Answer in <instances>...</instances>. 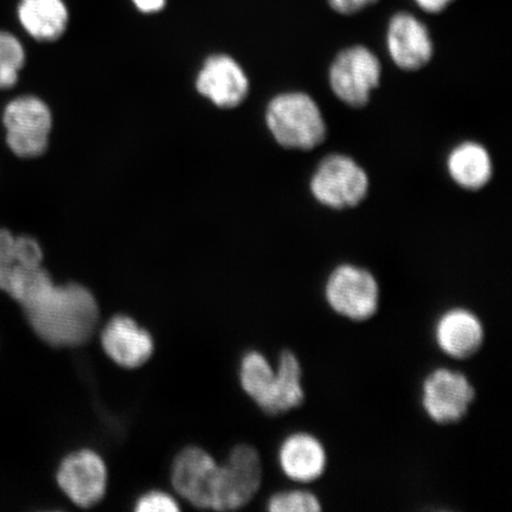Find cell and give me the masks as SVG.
<instances>
[{"instance_id":"cell-25","label":"cell","mask_w":512,"mask_h":512,"mask_svg":"<svg viewBox=\"0 0 512 512\" xmlns=\"http://www.w3.org/2000/svg\"><path fill=\"white\" fill-rule=\"evenodd\" d=\"M0 265H16V238L5 229H0Z\"/></svg>"},{"instance_id":"cell-27","label":"cell","mask_w":512,"mask_h":512,"mask_svg":"<svg viewBox=\"0 0 512 512\" xmlns=\"http://www.w3.org/2000/svg\"><path fill=\"white\" fill-rule=\"evenodd\" d=\"M134 5L146 14L160 11L164 8L166 0H133Z\"/></svg>"},{"instance_id":"cell-4","label":"cell","mask_w":512,"mask_h":512,"mask_svg":"<svg viewBox=\"0 0 512 512\" xmlns=\"http://www.w3.org/2000/svg\"><path fill=\"white\" fill-rule=\"evenodd\" d=\"M382 63L366 46H351L335 56L328 72L331 92L351 108H362L381 85Z\"/></svg>"},{"instance_id":"cell-17","label":"cell","mask_w":512,"mask_h":512,"mask_svg":"<svg viewBox=\"0 0 512 512\" xmlns=\"http://www.w3.org/2000/svg\"><path fill=\"white\" fill-rule=\"evenodd\" d=\"M18 18L31 37L48 42L64 34L69 16L63 0H21Z\"/></svg>"},{"instance_id":"cell-15","label":"cell","mask_w":512,"mask_h":512,"mask_svg":"<svg viewBox=\"0 0 512 512\" xmlns=\"http://www.w3.org/2000/svg\"><path fill=\"white\" fill-rule=\"evenodd\" d=\"M279 464L285 476L297 483H312L324 475L328 456L315 435L297 432L283 441L279 448Z\"/></svg>"},{"instance_id":"cell-20","label":"cell","mask_w":512,"mask_h":512,"mask_svg":"<svg viewBox=\"0 0 512 512\" xmlns=\"http://www.w3.org/2000/svg\"><path fill=\"white\" fill-rule=\"evenodd\" d=\"M25 53L14 35L0 31V89L14 87L24 66Z\"/></svg>"},{"instance_id":"cell-18","label":"cell","mask_w":512,"mask_h":512,"mask_svg":"<svg viewBox=\"0 0 512 512\" xmlns=\"http://www.w3.org/2000/svg\"><path fill=\"white\" fill-rule=\"evenodd\" d=\"M274 388L266 414L283 415L303 405L305 390L303 387V368L293 351L285 349L279 356L275 370Z\"/></svg>"},{"instance_id":"cell-7","label":"cell","mask_w":512,"mask_h":512,"mask_svg":"<svg viewBox=\"0 0 512 512\" xmlns=\"http://www.w3.org/2000/svg\"><path fill=\"white\" fill-rule=\"evenodd\" d=\"M476 400V388L460 371L437 368L422 382V408L438 425L463 421Z\"/></svg>"},{"instance_id":"cell-26","label":"cell","mask_w":512,"mask_h":512,"mask_svg":"<svg viewBox=\"0 0 512 512\" xmlns=\"http://www.w3.org/2000/svg\"><path fill=\"white\" fill-rule=\"evenodd\" d=\"M422 11L428 14H440L450 6L454 0H414Z\"/></svg>"},{"instance_id":"cell-9","label":"cell","mask_w":512,"mask_h":512,"mask_svg":"<svg viewBox=\"0 0 512 512\" xmlns=\"http://www.w3.org/2000/svg\"><path fill=\"white\" fill-rule=\"evenodd\" d=\"M386 47L390 60L403 72H419L428 66L434 55L427 25L405 11L389 19Z\"/></svg>"},{"instance_id":"cell-12","label":"cell","mask_w":512,"mask_h":512,"mask_svg":"<svg viewBox=\"0 0 512 512\" xmlns=\"http://www.w3.org/2000/svg\"><path fill=\"white\" fill-rule=\"evenodd\" d=\"M196 86L198 92L223 108L239 106L249 92L245 70L227 55L211 56L198 74Z\"/></svg>"},{"instance_id":"cell-1","label":"cell","mask_w":512,"mask_h":512,"mask_svg":"<svg viewBox=\"0 0 512 512\" xmlns=\"http://www.w3.org/2000/svg\"><path fill=\"white\" fill-rule=\"evenodd\" d=\"M32 330L54 347H79L91 339L99 322V306L79 284L49 280L21 304Z\"/></svg>"},{"instance_id":"cell-22","label":"cell","mask_w":512,"mask_h":512,"mask_svg":"<svg viewBox=\"0 0 512 512\" xmlns=\"http://www.w3.org/2000/svg\"><path fill=\"white\" fill-rule=\"evenodd\" d=\"M43 253L40 245L29 236L16 238V265L28 268L41 267Z\"/></svg>"},{"instance_id":"cell-10","label":"cell","mask_w":512,"mask_h":512,"mask_svg":"<svg viewBox=\"0 0 512 512\" xmlns=\"http://www.w3.org/2000/svg\"><path fill=\"white\" fill-rule=\"evenodd\" d=\"M57 483L70 501L91 508L105 496L107 470L104 460L91 450H81L63 459Z\"/></svg>"},{"instance_id":"cell-5","label":"cell","mask_w":512,"mask_h":512,"mask_svg":"<svg viewBox=\"0 0 512 512\" xmlns=\"http://www.w3.org/2000/svg\"><path fill=\"white\" fill-rule=\"evenodd\" d=\"M324 294L330 309L352 322H367L379 311V281L361 266L342 264L335 267L326 279Z\"/></svg>"},{"instance_id":"cell-3","label":"cell","mask_w":512,"mask_h":512,"mask_svg":"<svg viewBox=\"0 0 512 512\" xmlns=\"http://www.w3.org/2000/svg\"><path fill=\"white\" fill-rule=\"evenodd\" d=\"M370 191L366 169L344 153H332L320 160L310 179V192L315 201L332 210L360 206Z\"/></svg>"},{"instance_id":"cell-24","label":"cell","mask_w":512,"mask_h":512,"mask_svg":"<svg viewBox=\"0 0 512 512\" xmlns=\"http://www.w3.org/2000/svg\"><path fill=\"white\" fill-rule=\"evenodd\" d=\"M377 2L379 0H328L330 8L343 16L358 14Z\"/></svg>"},{"instance_id":"cell-11","label":"cell","mask_w":512,"mask_h":512,"mask_svg":"<svg viewBox=\"0 0 512 512\" xmlns=\"http://www.w3.org/2000/svg\"><path fill=\"white\" fill-rule=\"evenodd\" d=\"M438 347L456 360H469L483 348L485 330L482 320L465 307H453L441 315L434 326Z\"/></svg>"},{"instance_id":"cell-13","label":"cell","mask_w":512,"mask_h":512,"mask_svg":"<svg viewBox=\"0 0 512 512\" xmlns=\"http://www.w3.org/2000/svg\"><path fill=\"white\" fill-rule=\"evenodd\" d=\"M216 467L214 458L202 448H185L172 465V484L178 494L194 507L210 509Z\"/></svg>"},{"instance_id":"cell-19","label":"cell","mask_w":512,"mask_h":512,"mask_svg":"<svg viewBox=\"0 0 512 512\" xmlns=\"http://www.w3.org/2000/svg\"><path fill=\"white\" fill-rule=\"evenodd\" d=\"M275 370L259 351H249L242 358L240 382L243 390L261 411L266 412L272 398Z\"/></svg>"},{"instance_id":"cell-16","label":"cell","mask_w":512,"mask_h":512,"mask_svg":"<svg viewBox=\"0 0 512 512\" xmlns=\"http://www.w3.org/2000/svg\"><path fill=\"white\" fill-rule=\"evenodd\" d=\"M452 182L466 191H479L494 177V160L483 144L466 140L453 147L446 158Z\"/></svg>"},{"instance_id":"cell-23","label":"cell","mask_w":512,"mask_h":512,"mask_svg":"<svg viewBox=\"0 0 512 512\" xmlns=\"http://www.w3.org/2000/svg\"><path fill=\"white\" fill-rule=\"evenodd\" d=\"M139 512H175L179 510L174 498L165 492L153 491L142 496L137 502Z\"/></svg>"},{"instance_id":"cell-6","label":"cell","mask_w":512,"mask_h":512,"mask_svg":"<svg viewBox=\"0 0 512 512\" xmlns=\"http://www.w3.org/2000/svg\"><path fill=\"white\" fill-rule=\"evenodd\" d=\"M262 483L260 454L254 447L239 445L223 465H217L211 488L210 509L238 510L252 501Z\"/></svg>"},{"instance_id":"cell-8","label":"cell","mask_w":512,"mask_h":512,"mask_svg":"<svg viewBox=\"0 0 512 512\" xmlns=\"http://www.w3.org/2000/svg\"><path fill=\"white\" fill-rule=\"evenodd\" d=\"M6 143L18 157L35 158L46 152L53 118L49 107L36 96L12 100L4 111Z\"/></svg>"},{"instance_id":"cell-2","label":"cell","mask_w":512,"mask_h":512,"mask_svg":"<svg viewBox=\"0 0 512 512\" xmlns=\"http://www.w3.org/2000/svg\"><path fill=\"white\" fill-rule=\"evenodd\" d=\"M266 124L275 142L287 150L311 151L328 137L318 102L302 91L275 95L266 108Z\"/></svg>"},{"instance_id":"cell-21","label":"cell","mask_w":512,"mask_h":512,"mask_svg":"<svg viewBox=\"0 0 512 512\" xmlns=\"http://www.w3.org/2000/svg\"><path fill=\"white\" fill-rule=\"evenodd\" d=\"M268 510L272 512H318L322 504L316 495L306 490L278 492L268 501Z\"/></svg>"},{"instance_id":"cell-14","label":"cell","mask_w":512,"mask_h":512,"mask_svg":"<svg viewBox=\"0 0 512 512\" xmlns=\"http://www.w3.org/2000/svg\"><path fill=\"white\" fill-rule=\"evenodd\" d=\"M101 344L115 363L128 369L143 366L153 354L150 332L126 316L114 317L107 323Z\"/></svg>"}]
</instances>
